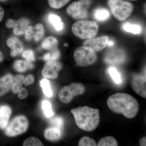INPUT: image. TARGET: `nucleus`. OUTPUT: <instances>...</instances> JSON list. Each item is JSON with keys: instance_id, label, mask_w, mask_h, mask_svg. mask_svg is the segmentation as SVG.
Returning <instances> with one entry per match:
<instances>
[{"instance_id": "1", "label": "nucleus", "mask_w": 146, "mask_h": 146, "mask_svg": "<svg viewBox=\"0 0 146 146\" xmlns=\"http://www.w3.org/2000/svg\"><path fill=\"white\" fill-rule=\"evenodd\" d=\"M108 107L116 114H121L129 119L134 118L139 110L137 100L129 94L117 93L109 97L107 101Z\"/></svg>"}, {"instance_id": "2", "label": "nucleus", "mask_w": 146, "mask_h": 146, "mask_svg": "<svg viewBox=\"0 0 146 146\" xmlns=\"http://www.w3.org/2000/svg\"><path fill=\"white\" fill-rule=\"evenodd\" d=\"M76 125L79 128L86 131H92L96 129L100 123L99 110L84 106L71 110Z\"/></svg>"}, {"instance_id": "3", "label": "nucleus", "mask_w": 146, "mask_h": 146, "mask_svg": "<svg viewBox=\"0 0 146 146\" xmlns=\"http://www.w3.org/2000/svg\"><path fill=\"white\" fill-rule=\"evenodd\" d=\"M98 25L96 22L86 20L77 21L72 27L74 35L82 39L95 37L98 34Z\"/></svg>"}, {"instance_id": "4", "label": "nucleus", "mask_w": 146, "mask_h": 146, "mask_svg": "<svg viewBox=\"0 0 146 146\" xmlns=\"http://www.w3.org/2000/svg\"><path fill=\"white\" fill-rule=\"evenodd\" d=\"M108 5L114 17L119 21H125L133 10V4L124 0H108Z\"/></svg>"}, {"instance_id": "5", "label": "nucleus", "mask_w": 146, "mask_h": 146, "mask_svg": "<svg viewBox=\"0 0 146 146\" xmlns=\"http://www.w3.org/2000/svg\"><path fill=\"white\" fill-rule=\"evenodd\" d=\"M91 0H78L70 4L66 9V12L70 17L76 21L85 20L89 16V9Z\"/></svg>"}, {"instance_id": "6", "label": "nucleus", "mask_w": 146, "mask_h": 146, "mask_svg": "<svg viewBox=\"0 0 146 146\" xmlns=\"http://www.w3.org/2000/svg\"><path fill=\"white\" fill-rule=\"evenodd\" d=\"M74 57L77 65L84 67L93 65L96 63L98 56L94 50L83 46L78 47L75 50Z\"/></svg>"}, {"instance_id": "7", "label": "nucleus", "mask_w": 146, "mask_h": 146, "mask_svg": "<svg viewBox=\"0 0 146 146\" xmlns=\"http://www.w3.org/2000/svg\"><path fill=\"white\" fill-rule=\"evenodd\" d=\"M85 91V87L82 84L72 83L60 89L58 93V98L63 103H69L75 97L82 95Z\"/></svg>"}, {"instance_id": "8", "label": "nucleus", "mask_w": 146, "mask_h": 146, "mask_svg": "<svg viewBox=\"0 0 146 146\" xmlns=\"http://www.w3.org/2000/svg\"><path fill=\"white\" fill-rule=\"evenodd\" d=\"M29 122L25 116L16 117L5 128V134L9 136H16L25 133L27 129Z\"/></svg>"}, {"instance_id": "9", "label": "nucleus", "mask_w": 146, "mask_h": 146, "mask_svg": "<svg viewBox=\"0 0 146 146\" xmlns=\"http://www.w3.org/2000/svg\"><path fill=\"white\" fill-rule=\"evenodd\" d=\"M62 68V65L59 62L56 60L48 61L42 70V75L46 78L56 79Z\"/></svg>"}, {"instance_id": "10", "label": "nucleus", "mask_w": 146, "mask_h": 146, "mask_svg": "<svg viewBox=\"0 0 146 146\" xmlns=\"http://www.w3.org/2000/svg\"><path fill=\"white\" fill-rule=\"evenodd\" d=\"M109 38L107 36H102L99 37H93L86 39L83 43V46L88 47L96 52L100 51L108 46Z\"/></svg>"}, {"instance_id": "11", "label": "nucleus", "mask_w": 146, "mask_h": 146, "mask_svg": "<svg viewBox=\"0 0 146 146\" xmlns=\"http://www.w3.org/2000/svg\"><path fill=\"white\" fill-rule=\"evenodd\" d=\"M27 40L34 39L35 42L40 41L44 34V29L42 24H36L34 26L28 27L25 33Z\"/></svg>"}, {"instance_id": "12", "label": "nucleus", "mask_w": 146, "mask_h": 146, "mask_svg": "<svg viewBox=\"0 0 146 146\" xmlns=\"http://www.w3.org/2000/svg\"><path fill=\"white\" fill-rule=\"evenodd\" d=\"M145 77L139 75L133 76L131 80V87L133 91L142 98H146Z\"/></svg>"}, {"instance_id": "13", "label": "nucleus", "mask_w": 146, "mask_h": 146, "mask_svg": "<svg viewBox=\"0 0 146 146\" xmlns=\"http://www.w3.org/2000/svg\"><path fill=\"white\" fill-rule=\"evenodd\" d=\"M125 59V53L121 50H115L108 53L104 60L108 64H119L123 62Z\"/></svg>"}, {"instance_id": "14", "label": "nucleus", "mask_w": 146, "mask_h": 146, "mask_svg": "<svg viewBox=\"0 0 146 146\" xmlns=\"http://www.w3.org/2000/svg\"><path fill=\"white\" fill-rule=\"evenodd\" d=\"M7 45L11 49V55L13 57L22 52L23 50L22 42L15 37H11L7 40Z\"/></svg>"}, {"instance_id": "15", "label": "nucleus", "mask_w": 146, "mask_h": 146, "mask_svg": "<svg viewBox=\"0 0 146 146\" xmlns=\"http://www.w3.org/2000/svg\"><path fill=\"white\" fill-rule=\"evenodd\" d=\"M14 81L13 76L7 74L0 79V96L5 94L11 88Z\"/></svg>"}, {"instance_id": "16", "label": "nucleus", "mask_w": 146, "mask_h": 146, "mask_svg": "<svg viewBox=\"0 0 146 146\" xmlns=\"http://www.w3.org/2000/svg\"><path fill=\"white\" fill-rule=\"evenodd\" d=\"M29 23V21L25 18H22L18 21H15L13 28V33L16 35L25 34Z\"/></svg>"}, {"instance_id": "17", "label": "nucleus", "mask_w": 146, "mask_h": 146, "mask_svg": "<svg viewBox=\"0 0 146 146\" xmlns=\"http://www.w3.org/2000/svg\"><path fill=\"white\" fill-rule=\"evenodd\" d=\"M11 114V110L8 106H0V128L5 129Z\"/></svg>"}, {"instance_id": "18", "label": "nucleus", "mask_w": 146, "mask_h": 146, "mask_svg": "<svg viewBox=\"0 0 146 146\" xmlns=\"http://www.w3.org/2000/svg\"><path fill=\"white\" fill-rule=\"evenodd\" d=\"M50 23L53 27L57 31H60L64 29V24L61 21V18L59 16L54 13H50L48 17Z\"/></svg>"}, {"instance_id": "19", "label": "nucleus", "mask_w": 146, "mask_h": 146, "mask_svg": "<svg viewBox=\"0 0 146 146\" xmlns=\"http://www.w3.org/2000/svg\"><path fill=\"white\" fill-rule=\"evenodd\" d=\"M110 16V12L106 9L98 8L94 11V16L95 20L98 22H104L108 19Z\"/></svg>"}, {"instance_id": "20", "label": "nucleus", "mask_w": 146, "mask_h": 146, "mask_svg": "<svg viewBox=\"0 0 146 146\" xmlns=\"http://www.w3.org/2000/svg\"><path fill=\"white\" fill-rule=\"evenodd\" d=\"M58 44V41L55 37L48 36L42 42V47L44 49L51 51L57 48Z\"/></svg>"}, {"instance_id": "21", "label": "nucleus", "mask_w": 146, "mask_h": 146, "mask_svg": "<svg viewBox=\"0 0 146 146\" xmlns=\"http://www.w3.org/2000/svg\"><path fill=\"white\" fill-rule=\"evenodd\" d=\"M61 136V131L59 129L53 127L47 129L44 132L45 138L50 141H55L59 139Z\"/></svg>"}, {"instance_id": "22", "label": "nucleus", "mask_w": 146, "mask_h": 146, "mask_svg": "<svg viewBox=\"0 0 146 146\" xmlns=\"http://www.w3.org/2000/svg\"><path fill=\"white\" fill-rule=\"evenodd\" d=\"M33 68L31 62L26 60H18L14 64V68L18 72H23Z\"/></svg>"}, {"instance_id": "23", "label": "nucleus", "mask_w": 146, "mask_h": 146, "mask_svg": "<svg viewBox=\"0 0 146 146\" xmlns=\"http://www.w3.org/2000/svg\"><path fill=\"white\" fill-rule=\"evenodd\" d=\"M117 142L114 137L112 136H106L102 138L98 143V146H117Z\"/></svg>"}, {"instance_id": "24", "label": "nucleus", "mask_w": 146, "mask_h": 146, "mask_svg": "<svg viewBox=\"0 0 146 146\" xmlns=\"http://www.w3.org/2000/svg\"><path fill=\"white\" fill-rule=\"evenodd\" d=\"M40 86L43 89V93L48 97L52 96L53 92L50 81L46 79H43L40 82Z\"/></svg>"}, {"instance_id": "25", "label": "nucleus", "mask_w": 146, "mask_h": 146, "mask_svg": "<svg viewBox=\"0 0 146 146\" xmlns=\"http://www.w3.org/2000/svg\"><path fill=\"white\" fill-rule=\"evenodd\" d=\"M60 56V52L58 49H55L50 51L43 56V59L46 61L56 60L59 58Z\"/></svg>"}, {"instance_id": "26", "label": "nucleus", "mask_w": 146, "mask_h": 146, "mask_svg": "<svg viewBox=\"0 0 146 146\" xmlns=\"http://www.w3.org/2000/svg\"><path fill=\"white\" fill-rule=\"evenodd\" d=\"M123 29L127 32L131 33L133 34H139L142 32V28L140 26L129 23L124 25Z\"/></svg>"}, {"instance_id": "27", "label": "nucleus", "mask_w": 146, "mask_h": 146, "mask_svg": "<svg viewBox=\"0 0 146 146\" xmlns=\"http://www.w3.org/2000/svg\"><path fill=\"white\" fill-rule=\"evenodd\" d=\"M108 73L115 83L117 84H119L121 83V75L116 68L113 67H110L108 69Z\"/></svg>"}, {"instance_id": "28", "label": "nucleus", "mask_w": 146, "mask_h": 146, "mask_svg": "<svg viewBox=\"0 0 146 146\" xmlns=\"http://www.w3.org/2000/svg\"><path fill=\"white\" fill-rule=\"evenodd\" d=\"M70 0H48L49 5L55 9H58L63 7L68 4Z\"/></svg>"}, {"instance_id": "29", "label": "nucleus", "mask_w": 146, "mask_h": 146, "mask_svg": "<svg viewBox=\"0 0 146 146\" xmlns=\"http://www.w3.org/2000/svg\"><path fill=\"white\" fill-rule=\"evenodd\" d=\"M42 108L45 116L48 118L51 117L54 115V112L52 109L50 103L47 100H44L42 102Z\"/></svg>"}, {"instance_id": "30", "label": "nucleus", "mask_w": 146, "mask_h": 146, "mask_svg": "<svg viewBox=\"0 0 146 146\" xmlns=\"http://www.w3.org/2000/svg\"><path fill=\"white\" fill-rule=\"evenodd\" d=\"M79 146H96L97 144L96 141L90 137L84 136L80 140Z\"/></svg>"}, {"instance_id": "31", "label": "nucleus", "mask_w": 146, "mask_h": 146, "mask_svg": "<svg viewBox=\"0 0 146 146\" xmlns=\"http://www.w3.org/2000/svg\"><path fill=\"white\" fill-rule=\"evenodd\" d=\"M23 146H44L38 138L32 137L26 139L23 144Z\"/></svg>"}, {"instance_id": "32", "label": "nucleus", "mask_w": 146, "mask_h": 146, "mask_svg": "<svg viewBox=\"0 0 146 146\" xmlns=\"http://www.w3.org/2000/svg\"><path fill=\"white\" fill-rule=\"evenodd\" d=\"M63 120L60 117H57L52 120L51 123L53 127L57 128L60 130L62 128L63 125Z\"/></svg>"}, {"instance_id": "33", "label": "nucleus", "mask_w": 146, "mask_h": 146, "mask_svg": "<svg viewBox=\"0 0 146 146\" xmlns=\"http://www.w3.org/2000/svg\"><path fill=\"white\" fill-rule=\"evenodd\" d=\"M22 56L26 60L32 62L35 60L34 52L32 50H28L24 51L22 54Z\"/></svg>"}, {"instance_id": "34", "label": "nucleus", "mask_w": 146, "mask_h": 146, "mask_svg": "<svg viewBox=\"0 0 146 146\" xmlns=\"http://www.w3.org/2000/svg\"><path fill=\"white\" fill-rule=\"evenodd\" d=\"M34 81V78L33 76L29 75L27 76L24 79L23 84L26 86L31 85L33 83Z\"/></svg>"}, {"instance_id": "35", "label": "nucleus", "mask_w": 146, "mask_h": 146, "mask_svg": "<svg viewBox=\"0 0 146 146\" xmlns=\"http://www.w3.org/2000/svg\"><path fill=\"white\" fill-rule=\"evenodd\" d=\"M22 84H21L14 82V83L12 84V86H11L13 93H14V94L18 93L20 91V89L22 88Z\"/></svg>"}, {"instance_id": "36", "label": "nucleus", "mask_w": 146, "mask_h": 146, "mask_svg": "<svg viewBox=\"0 0 146 146\" xmlns=\"http://www.w3.org/2000/svg\"><path fill=\"white\" fill-rule=\"evenodd\" d=\"M18 93V97L20 99H24L27 96V91L25 88H21Z\"/></svg>"}, {"instance_id": "37", "label": "nucleus", "mask_w": 146, "mask_h": 146, "mask_svg": "<svg viewBox=\"0 0 146 146\" xmlns=\"http://www.w3.org/2000/svg\"><path fill=\"white\" fill-rule=\"evenodd\" d=\"M24 79H25V77L23 76L19 75L16 76L14 78V81L23 84Z\"/></svg>"}, {"instance_id": "38", "label": "nucleus", "mask_w": 146, "mask_h": 146, "mask_svg": "<svg viewBox=\"0 0 146 146\" xmlns=\"http://www.w3.org/2000/svg\"><path fill=\"white\" fill-rule=\"evenodd\" d=\"M15 23V21L14 20L12 19H9L6 22V26L8 28H13Z\"/></svg>"}, {"instance_id": "39", "label": "nucleus", "mask_w": 146, "mask_h": 146, "mask_svg": "<svg viewBox=\"0 0 146 146\" xmlns=\"http://www.w3.org/2000/svg\"><path fill=\"white\" fill-rule=\"evenodd\" d=\"M146 137H143L141 138L139 142V145L141 146H146Z\"/></svg>"}, {"instance_id": "40", "label": "nucleus", "mask_w": 146, "mask_h": 146, "mask_svg": "<svg viewBox=\"0 0 146 146\" xmlns=\"http://www.w3.org/2000/svg\"><path fill=\"white\" fill-rule=\"evenodd\" d=\"M4 15V11L1 6H0V22L2 20Z\"/></svg>"}, {"instance_id": "41", "label": "nucleus", "mask_w": 146, "mask_h": 146, "mask_svg": "<svg viewBox=\"0 0 146 146\" xmlns=\"http://www.w3.org/2000/svg\"><path fill=\"white\" fill-rule=\"evenodd\" d=\"M3 55L2 53L0 52V62L2 61L3 60Z\"/></svg>"}, {"instance_id": "42", "label": "nucleus", "mask_w": 146, "mask_h": 146, "mask_svg": "<svg viewBox=\"0 0 146 146\" xmlns=\"http://www.w3.org/2000/svg\"><path fill=\"white\" fill-rule=\"evenodd\" d=\"M114 44V43H113V42L112 41H108V45L109 46H112V45Z\"/></svg>"}, {"instance_id": "43", "label": "nucleus", "mask_w": 146, "mask_h": 146, "mask_svg": "<svg viewBox=\"0 0 146 146\" xmlns=\"http://www.w3.org/2000/svg\"><path fill=\"white\" fill-rule=\"evenodd\" d=\"M124 1H138V0H124Z\"/></svg>"}, {"instance_id": "44", "label": "nucleus", "mask_w": 146, "mask_h": 146, "mask_svg": "<svg viewBox=\"0 0 146 146\" xmlns=\"http://www.w3.org/2000/svg\"><path fill=\"white\" fill-rule=\"evenodd\" d=\"M7 1V0H0L1 1Z\"/></svg>"}, {"instance_id": "45", "label": "nucleus", "mask_w": 146, "mask_h": 146, "mask_svg": "<svg viewBox=\"0 0 146 146\" xmlns=\"http://www.w3.org/2000/svg\"><path fill=\"white\" fill-rule=\"evenodd\" d=\"M64 46H65L67 47V46H68V44H65V45H64Z\"/></svg>"}]
</instances>
